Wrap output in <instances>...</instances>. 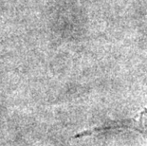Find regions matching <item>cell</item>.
<instances>
[{"label":"cell","instance_id":"1","mask_svg":"<svg viewBox=\"0 0 147 146\" xmlns=\"http://www.w3.org/2000/svg\"><path fill=\"white\" fill-rule=\"evenodd\" d=\"M120 128H133V129H137L138 131L147 133V108H145L139 116L134 118L133 120H126V122H120V123L111 124V125H109V126H105V127H102V128L92 129L87 132L84 131L83 133L78 134L77 137H83L86 135L92 134V133L102 132V131H105V130H109V129L113 130V129H120Z\"/></svg>","mask_w":147,"mask_h":146}]
</instances>
